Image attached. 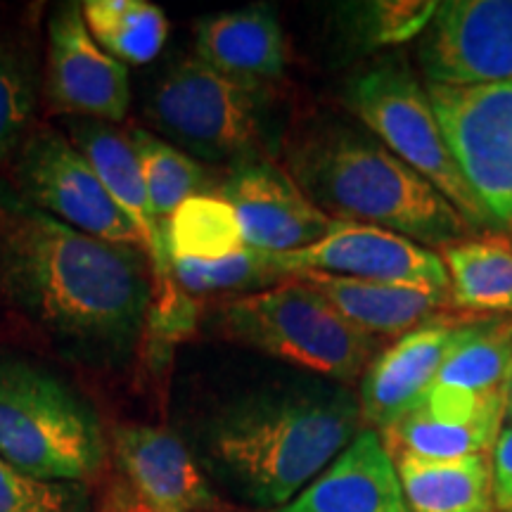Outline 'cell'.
Wrapping results in <instances>:
<instances>
[{
	"instance_id": "cell-3",
	"label": "cell",
	"mask_w": 512,
	"mask_h": 512,
	"mask_svg": "<svg viewBox=\"0 0 512 512\" xmlns=\"http://www.w3.org/2000/svg\"><path fill=\"white\" fill-rule=\"evenodd\" d=\"M285 159L292 181L332 221L392 230L430 249L472 238L463 214L368 128L320 121L287 145Z\"/></svg>"
},
{
	"instance_id": "cell-32",
	"label": "cell",
	"mask_w": 512,
	"mask_h": 512,
	"mask_svg": "<svg viewBox=\"0 0 512 512\" xmlns=\"http://www.w3.org/2000/svg\"><path fill=\"white\" fill-rule=\"evenodd\" d=\"M211 512H261V510H235V508H221V510H211Z\"/></svg>"
},
{
	"instance_id": "cell-29",
	"label": "cell",
	"mask_w": 512,
	"mask_h": 512,
	"mask_svg": "<svg viewBox=\"0 0 512 512\" xmlns=\"http://www.w3.org/2000/svg\"><path fill=\"white\" fill-rule=\"evenodd\" d=\"M95 512H152L114 470L95 484Z\"/></svg>"
},
{
	"instance_id": "cell-25",
	"label": "cell",
	"mask_w": 512,
	"mask_h": 512,
	"mask_svg": "<svg viewBox=\"0 0 512 512\" xmlns=\"http://www.w3.org/2000/svg\"><path fill=\"white\" fill-rule=\"evenodd\" d=\"M171 268H174L178 290L188 294L190 299L219 292H235L242 297V294L268 290V287L287 280L285 273L280 271L275 254L252 247L223 256L219 261L174 259Z\"/></svg>"
},
{
	"instance_id": "cell-4",
	"label": "cell",
	"mask_w": 512,
	"mask_h": 512,
	"mask_svg": "<svg viewBox=\"0 0 512 512\" xmlns=\"http://www.w3.org/2000/svg\"><path fill=\"white\" fill-rule=\"evenodd\" d=\"M0 458L43 482L93 486L110 470L98 413L57 377L0 361Z\"/></svg>"
},
{
	"instance_id": "cell-12",
	"label": "cell",
	"mask_w": 512,
	"mask_h": 512,
	"mask_svg": "<svg viewBox=\"0 0 512 512\" xmlns=\"http://www.w3.org/2000/svg\"><path fill=\"white\" fill-rule=\"evenodd\" d=\"M46 98L57 114L107 124L124 121L131 107L126 64L98 46L83 22L81 5H62L50 15Z\"/></svg>"
},
{
	"instance_id": "cell-16",
	"label": "cell",
	"mask_w": 512,
	"mask_h": 512,
	"mask_svg": "<svg viewBox=\"0 0 512 512\" xmlns=\"http://www.w3.org/2000/svg\"><path fill=\"white\" fill-rule=\"evenodd\" d=\"M275 512H411L380 432L361 430L297 498Z\"/></svg>"
},
{
	"instance_id": "cell-14",
	"label": "cell",
	"mask_w": 512,
	"mask_h": 512,
	"mask_svg": "<svg viewBox=\"0 0 512 512\" xmlns=\"http://www.w3.org/2000/svg\"><path fill=\"white\" fill-rule=\"evenodd\" d=\"M114 472L152 512H211L226 505L188 444L171 430L119 422L107 434Z\"/></svg>"
},
{
	"instance_id": "cell-30",
	"label": "cell",
	"mask_w": 512,
	"mask_h": 512,
	"mask_svg": "<svg viewBox=\"0 0 512 512\" xmlns=\"http://www.w3.org/2000/svg\"><path fill=\"white\" fill-rule=\"evenodd\" d=\"M494 470V501L496 512L512 510V425H503L498 441L491 451Z\"/></svg>"
},
{
	"instance_id": "cell-24",
	"label": "cell",
	"mask_w": 512,
	"mask_h": 512,
	"mask_svg": "<svg viewBox=\"0 0 512 512\" xmlns=\"http://www.w3.org/2000/svg\"><path fill=\"white\" fill-rule=\"evenodd\" d=\"M245 247L238 216L216 192L190 197L169 219L171 261H219Z\"/></svg>"
},
{
	"instance_id": "cell-28",
	"label": "cell",
	"mask_w": 512,
	"mask_h": 512,
	"mask_svg": "<svg viewBox=\"0 0 512 512\" xmlns=\"http://www.w3.org/2000/svg\"><path fill=\"white\" fill-rule=\"evenodd\" d=\"M0 512H95L88 486L43 482L0 458Z\"/></svg>"
},
{
	"instance_id": "cell-1",
	"label": "cell",
	"mask_w": 512,
	"mask_h": 512,
	"mask_svg": "<svg viewBox=\"0 0 512 512\" xmlns=\"http://www.w3.org/2000/svg\"><path fill=\"white\" fill-rule=\"evenodd\" d=\"M0 297L57 342L117 358L147 330L152 271L138 247L81 233L0 183Z\"/></svg>"
},
{
	"instance_id": "cell-9",
	"label": "cell",
	"mask_w": 512,
	"mask_h": 512,
	"mask_svg": "<svg viewBox=\"0 0 512 512\" xmlns=\"http://www.w3.org/2000/svg\"><path fill=\"white\" fill-rule=\"evenodd\" d=\"M12 190L93 238L138 247V238L81 150L55 128L29 131L12 162Z\"/></svg>"
},
{
	"instance_id": "cell-7",
	"label": "cell",
	"mask_w": 512,
	"mask_h": 512,
	"mask_svg": "<svg viewBox=\"0 0 512 512\" xmlns=\"http://www.w3.org/2000/svg\"><path fill=\"white\" fill-rule=\"evenodd\" d=\"M344 100L363 126L415 174L434 185L472 228L491 226L448 150L427 88L420 86L401 57H384L351 76Z\"/></svg>"
},
{
	"instance_id": "cell-15",
	"label": "cell",
	"mask_w": 512,
	"mask_h": 512,
	"mask_svg": "<svg viewBox=\"0 0 512 512\" xmlns=\"http://www.w3.org/2000/svg\"><path fill=\"white\" fill-rule=\"evenodd\" d=\"M467 323L470 318L444 313L377 351L358 392L363 422L370 430L387 432L425 399Z\"/></svg>"
},
{
	"instance_id": "cell-8",
	"label": "cell",
	"mask_w": 512,
	"mask_h": 512,
	"mask_svg": "<svg viewBox=\"0 0 512 512\" xmlns=\"http://www.w3.org/2000/svg\"><path fill=\"white\" fill-rule=\"evenodd\" d=\"M427 95L448 150L491 226L512 230V81L427 83Z\"/></svg>"
},
{
	"instance_id": "cell-33",
	"label": "cell",
	"mask_w": 512,
	"mask_h": 512,
	"mask_svg": "<svg viewBox=\"0 0 512 512\" xmlns=\"http://www.w3.org/2000/svg\"><path fill=\"white\" fill-rule=\"evenodd\" d=\"M508 512H512V510H508Z\"/></svg>"
},
{
	"instance_id": "cell-23",
	"label": "cell",
	"mask_w": 512,
	"mask_h": 512,
	"mask_svg": "<svg viewBox=\"0 0 512 512\" xmlns=\"http://www.w3.org/2000/svg\"><path fill=\"white\" fill-rule=\"evenodd\" d=\"M128 138L138 157L152 209L166 230H169V219L174 211L185 200L216 190L209 171L188 152L178 150L176 145L166 143L164 138L145 128H133Z\"/></svg>"
},
{
	"instance_id": "cell-18",
	"label": "cell",
	"mask_w": 512,
	"mask_h": 512,
	"mask_svg": "<svg viewBox=\"0 0 512 512\" xmlns=\"http://www.w3.org/2000/svg\"><path fill=\"white\" fill-rule=\"evenodd\" d=\"M313 290L323 294L349 320L356 330L375 339L396 337L420 328L427 320L444 316L453 304L451 292L425 290V287L370 283V280L337 278V275L304 273L297 275Z\"/></svg>"
},
{
	"instance_id": "cell-17",
	"label": "cell",
	"mask_w": 512,
	"mask_h": 512,
	"mask_svg": "<svg viewBox=\"0 0 512 512\" xmlns=\"http://www.w3.org/2000/svg\"><path fill=\"white\" fill-rule=\"evenodd\" d=\"M195 53L216 72L256 83L280 79L290 62L283 24L266 3L200 19Z\"/></svg>"
},
{
	"instance_id": "cell-5",
	"label": "cell",
	"mask_w": 512,
	"mask_h": 512,
	"mask_svg": "<svg viewBox=\"0 0 512 512\" xmlns=\"http://www.w3.org/2000/svg\"><path fill=\"white\" fill-rule=\"evenodd\" d=\"M216 330L230 342L335 384L361 380L382 344L297 278L230 299L216 313Z\"/></svg>"
},
{
	"instance_id": "cell-11",
	"label": "cell",
	"mask_w": 512,
	"mask_h": 512,
	"mask_svg": "<svg viewBox=\"0 0 512 512\" xmlns=\"http://www.w3.org/2000/svg\"><path fill=\"white\" fill-rule=\"evenodd\" d=\"M287 280L304 273L370 280V283L425 287L451 292V280L441 254L430 247L363 223H332L330 233L316 245L297 252L275 254Z\"/></svg>"
},
{
	"instance_id": "cell-19",
	"label": "cell",
	"mask_w": 512,
	"mask_h": 512,
	"mask_svg": "<svg viewBox=\"0 0 512 512\" xmlns=\"http://www.w3.org/2000/svg\"><path fill=\"white\" fill-rule=\"evenodd\" d=\"M411 512H496L491 453L463 458L394 456Z\"/></svg>"
},
{
	"instance_id": "cell-31",
	"label": "cell",
	"mask_w": 512,
	"mask_h": 512,
	"mask_svg": "<svg viewBox=\"0 0 512 512\" xmlns=\"http://www.w3.org/2000/svg\"><path fill=\"white\" fill-rule=\"evenodd\" d=\"M505 425H512V366L505 382Z\"/></svg>"
},
{
	"instance_id": "cell-21",
	"label": "cell",
	"mask_w": 512,
	"mask_h": 512,
	"mask_svg": "<svg viewBox=\"0 0 512 512\" xmlns=\"http://www.w3.org/2000/svg\"><path fill=\"white\" fill-rule=\"evenodd\" d=\"M453 304L463 311L512 313V247L501 240H463L441 249Z\"/></svg>"
},
{
	"instance_id": "cell-26",
	"label": "cell",
	"mask_w": 512,
	"mask_h": 512,
	"mask_svg": "<svg viewBox=\"0 0 512 512\" xmlns=\"http://www.w3.org/2000/svg\"><path fill=\"white\" fill-rule=\"evenodd\" d=\"M434 0H363V3L339 5L342 34L351 46L368 53V50L401 46L422 36L430 27Z\"/></svg>"
},
{
	"instance_id": "cell-6",
	"label": "cell",
	"mask_w": 512,
	"mask_h": 512,
	"mask_svg": "<svg viewBox=\"0 0 512 512\" xmlns=\"http://www.w3.org/2000/svg\"><path fill=\"white\" fill-rule=\"evenodd\" d=\"M271 102L266 83L235 79L188 57L157 81L145 114L190 157L238 164L264 157Z\"/></svg>"
},
{
	"instance_id": "cell-27",
	"label": "cell",
	"mask_w": 512,
	"mask_h": 512,
	"mask_svg": "<svg viewBox=\"0 0 512 512\" xmlns=\"http://www.w3.org/2000/svg\"><path fill=\"white\" fill-rule=\"evenodd\" d=\"M36 107V79L27 57L0 41V162L15 157L29 136Z\"/></svg>"
},
{
	"instance_id": "cell-22",
	"label": "cell",
	"mask_w": 512,
	"mask_h": 512,
	"mask_svg": "<svg viewBox=\"0 0 512 512\" xmlns=\"http://www.w3.org/2000/svg\"><path fill=\"white\" fill-rule=\"evenodd\" d=\"M81 15L98 46L121 64H147L162 53L169 22L147 0H86Z\"/></svg>"
},
{
	"instance_id": "cell-10",
	"label": "cell",
	"mask_w": 512,
	"mask_h": 512,
	"mask_svg": "<svg viewBox=\"0 0 512 512\" xmlns=\"http://www.w3.org/2000/svg\"><path fill=\"white\" fill-rule=\"evenodd\" d=\"M427 83L486 86L512 81V0H446L422 31Z\"/></svg>"
},
{
	"instance_id": "cell-20",
	"label": "cell",
	"mask_w": 512,
	"mask_h": 512,
	"mask_svg": "<svg viewBox=\"0 0 512 512\" xmlns=\"http://www.w3.org/2000/svg\"><path fill=\"white\" fill-rule=\"evenodd\" d=\"M512 366V316L470 318L432 387L470 396L505 392Z\"/></svg>"
},
{
	"instance_id": "cell-2",
	"label": "cell",
	"mask_w": 512,
	"mask_h": 512,
	"mask_svg": "<svg viewBox=\"0 0 512 512\" xmlns=\"http://www.w3.org/2000/svg\"><path fill=\"white\" fill-rule=\"evenodd\" d=\"M358 396L304 380L254 389L211 411L195 432L202 470L254 510L285 508L361 432Z\"/></svg>"
},
{
	"instance_id": "cell-13",
	"label": "cell",
	"mask_w": 512,
	"mask_h": 512,
	"mask_svg": "<svg viewBox=\"0 0 512 512\" xmlns=\"http://www.w3.org/2000/svg\"><path fill=\"white\" fill-rule=\"evenodd\" d=\"M214 192L233 207L245 245L261 252L306 249L323 240L335 223L299 190L283 166L266 157L230 164Z\"/></svg>"
}]
</instances>
